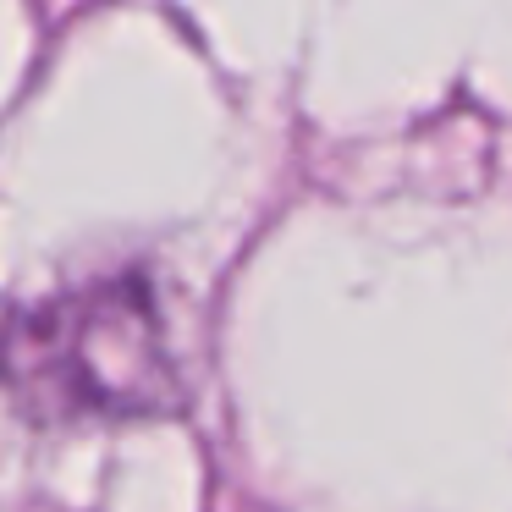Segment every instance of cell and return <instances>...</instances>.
Here are the masks:
<instances>
[{"label": "cell", "mask_w": 512, "mask_h": 512, "mask_svg": "<svg viewBox=\"0 0 512 512\" xmlns=\"http://www.w3.org/2000/svg\"><path fill=\"white\" fill-rule=\"evenodd\" d=\"M0 369L34 419L56 424L155 419L188 397L144 270L83 281L6 320Z\"/></svg>", "instance_id": "obj_1"}, {"label": "cell", "mask_w": 512, "mask_h": 512, "mask_svg": "<svg viewBox=\"0 0 512 512\" xmlns=\"http://www.w3.org/2000/svg\"><path fill=\"white\" fill-rule=\"evenodd\" d=\"M0 336H6V320H0Z\"/></svg>", "instance_id": "obj_2"}]
</instances>
